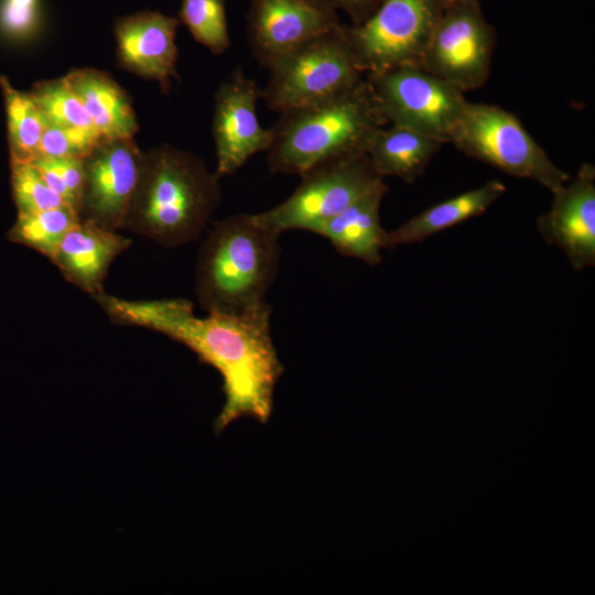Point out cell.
<instances>
[{"mask_svg":"<svg viewBox=\"0 0 595 595\" xmlns=\"http://www.w3.org/2000/svg\"><path fill=\"white\" fill-rule=\"evenodd\" d=\"M365 77L388 123L448 143L467 104L464 91L420 66H402Z\"/></svg>","mask_w":595,"mask_h":595,"instance_id":"9c48e42d","label":"cell"},{"mask_svg":"<svg viewBox=\"0 0 595 595\" xmlns=\"http://www.w3.org/2000/svg\"><path fill=\"white\" fill-rule=\"evenodd\" d=\"M280 234L255 214L217 221L199 251L196 294L206 312L241 313L266 303L280 262Z\"/></svg>","mask_w":595,"mask_h":595,"instance_id":"277c9868","label":"cell"},{"mask_svg":"<svg viewBox=\"0 0 595 595\" xmlns=\"http://www.w3.org/2000/svg\"><path fill=\"white\" fill-rule=\"evenodd\" d=\"M506 191V185L494 178L476 188L433 205L399 227L387 231L386 247L393 248L421 242L437 232L477 217L484 214Z\"/></svg>","mask_w":595,"mask_h":595,"instance_id":"d6986e66","label":"cell"},{"mask_svg":"<svg viewBox=\"0 0 595 595\" xmlns=\"http://www.w3.org/2000/svg\"><path fill=\"white\" fill-rule=\"evenodd\" d=\"M537 228L549 245L559 247L575 271L595 264V166L580 165L574 177L553 193Z\"/></svg>","mask_w":595,"mask_h":595,"instance_id":"5bb4252c","label":"cell"},{"mask_svg":"<svg viewBox=\"0 0 595 595\" xmlns=\"http://www.w3.org/2000/svg\"><path fill=\"white\" fill-rule=\"evenodd\" d=\"M227 0H181L178 21L193 39L215 55L230 47Z\"/></svg>","mask_w":595,"mask_h":595,"instance_id":"603a6c76","label":"cell"},{"mask_svg":"<svg viewBox=\"0 0 595 595\" xmlns=\"http://www.w3.org/2000/svg\"><path fill=\"white\" fill-rule=\"evenodd\" d=\"M39 0H3L0 29L11 37L30 35L39 22Z\"/></svg>","mask_w":595,"mask_h":595,"instance_id":"4316f807","label":"cell"},{"mask_svg":"<svg viewBox=\"0 0 595 595\" xmlns=\"http://www.w3.org/2000/svg\"><path fill=\"white\" fill-rule=\"evenodd\" d=\"M445 8L437 0H383L364 22L344 24L346 39L364 74L420 66Z\"/></svg>","mask_w":595,"mask_h":595,"instance_id":"ba28073f","label":"cell"},{"mask_svg":"<svg viewBox=\"0 0 595 595\" xmlns=\"http://www.w3.org/2000/svg\"><path fill=\"white\" fill-rule=\"evenodd\" d=\"M336 11H343L351 24L364 22L383 0H323Z\"/></svg>","mask_w":595,"mask_h":595,"instance_id":"f1b7e54d","label":"cell"},{"mask_svg":"<svg viewBox=\"0 0 595 595\" xmlns=\"http://www.w3.org/2000/svg\"><path fill=\"white\" fill-rule=\"evenodd\" d=\"M437 1H440L445 7H448L451 4H454V3H457V2H461V1H464V0H437Z\"/></svg>","mask_w":595,"mask_h":595,"instance_id":"f546056e","label":"cell"},{"mask_svg":"<svg viewBox=\"0 0 595 595\" xmlns=\"http://www.w3.org/2000/svg\"><path fill=\"white\" fill-rule=\"evenodd\" d=\"M300 177V184L283 202L255 214L262 225L280 235L293 229L313 232L359 198L387 187L367 154L320 163Z\"/></svg>","mask_w":595,"mask_h":595,"instance_id":"52a82bcc","label":"cell"},{"mask_svg":"<svg viewBox=\"0 0 595 595\" xmlns=\"http://www.w3.org/2000/svg\"><path fill=\"white\" fill-rule=\"evenodd\" d=\"M180 21L159 11L143 10L115 21L118 65L143 79L156 82L163 93L178 78L176 31Z\"/></svg>","mask_w":595,"mask_h":595,"instance_id":"9a60e30c","label":"cell"},{"mask_svg":"<svg viewBox=\"0 0 595 595\" xmlns=\"http://www.w3.org/2000/svg\"><path fill=\"white\" fill-rule=\"evenodd\" d=\"M79 221V213L69 205L35 213H18L8 238L52 260L65 235Z\"/></svg>","mask_w":595,"mask_h":595,"instance_id":"7402d4cb","label":"cell"},{"mask_svg":"<svg viewBox=\"0 0 595 595\" xmlns=\"http://www.w3.org/2000/svg\"><path fill=\"white\" fill-rule=\"evenodd\" d=\"M64 78L102 139L134 138L139 125L130 96L108 73L82 67Z\"/></svg>","mask_w":595,"mask_h":595,"instance_id":"e0dca14e","label":"cell"},{"mask_svg":"<svg viewBox=\"0 0 595 595\" xmlns=\"http://www.w3.org/2000/svg\"><path fill=\"white\" fill-rule=\"evenodd\" d=\"M11 163H30L39 155L45 119L30 93L18 90L0 76Z\"/></svg>","mask_w":595,"mask_h":595,"instance_id":"44dd1931","label":"cell"},{"mask_svg":"<svg viewBox=\"0 0 595 595\" xmlns=\"http://www.w3.org/2000/svg\"><path fill=\"white\" fill-rule=\"evenodd\" d=\"M11 186L18 213H35L68 205L46 185L30 163H11Z\"/></svg>","mask_w":595,"mask_h":595,"instance_id":"d4e9b609","label":"cell"},{"mask_svg":"<svg viewBox=\"0 0 595 595\" xmlns=\"http://www.w3.org/2000/svg\"><path fill=\"white\" fill-rule=\"evenodd\" d=\"M131 240L116 230L82 219L63 238L53 262L65 279L80 290L97 296L111 262Z\"/></svg>","mask_w":595,"mask_h":595,"instance_id":"2e32d148","label":"cell"},{"mask_svg":"<svg viewBox=\"0 0 595 595\" xmlns=\"http://www.w3.org/2000/svg\"><path fill=\"white\" fill-rule=\"evenodd\" d=\"M221 201L219 178L196 154L171 144L143 152L126 228L165 247L199 237Z\"/></svg>","mask_w":595,"mask_h":595,"instance_id":"7a4b0ae2","label":"cell"},{"mask_svg":"<svg viewBox=\"0 0 595 595\" xmlns=\"http://www.w3.org/2000/svg\"><path fill=\"white\" fill-rule=\"evenodd\" d=\"M388 186L377 190L322 223L314 234L325 237L343 256L377 266L382 261L381 250L387 249L380 221V206Z\"/></svg>","mask_w":595,"mask_h":595,"instance_id":"ac0fdd59","label":"cell"},{"mask_svg":"<svg viewBox=\"0 0 595 595\" xmlns=\"http://www.w3.org/2000/svg\"><path fill=\"white\" fill-rule=\"evenodd\" d=\"M41 158L62 178L75 202L79 213L85 187V163L79 158Z\"/></svg>","mask_w":595,"mask_h":595,"instance_id":"83f0119b","label":"cell"},{"mask_svg":"<svg viewBox=\"0 0 595 595\" xmlns=\"http://www.w3.org/2000/svg\"><path fill=\"white\" fill-rule=\"evenodd\" d=\"M448 143L467 156L508 175L534 181L552 193L571 178L550 159L521 121L497 105L467 101Z\"/></svg>","mask_w":595,"mask_h":595,"instance_id":"8992f818","label":"cell"},{"mask_svg":"<svg viewBox=\"0 0 595 595\" xmlns=\"http://www.w3.org/2000/svg\"><path fill=\"white\" fill-rule=\"evenodd\" d=\"M387 125L364 77L334 98L281 112L266 152L269 170L300 176L323 162L367 154L374 137Z\"/></svg>","mask_w":595,"mask_h":595,"instance_id":"3957f363","label":"cell"},{"mask_svg":"<svg viewBox=\"0 0 595 595\" xmlns=\"http://www.w3.org/2000/svg\"><path fill=\"white\" fill-rule=\"evenodd\" d=\"M29 93L43 113L46 123L96 130L64 76L37 82Z\"/></svg>","mask_w":595,"mask_h":595,"instance_id":"cb8c5ba5","label":"cell"},{"mask_svg":"<svg viewBox=\"0 0 595 595\" xmlns=\"http://www.w3.org/2000/svg\"><path fill=\"white\" fill-rule=\"evenodd\" d=\"M101 140L94 129L45 122L37 156L85 159Z\"/></svg>","mask_w":595,"mask_h":595,"instance_id":"484cf974","label":"cell"},{"mask_svg":"<svg viewBox=\"0 0 595 595\" xmlns=\"http://www.w3.org/2000/svg\"><path fill=\"white\" fill-rule=\"evenodd\" d=\"M495 44L479 1L464 0L443 10L420 67L467 93L487 82Z\"/></svg>","mask_w":595,"mask_h":595,"instance_id":"30bf717a","label":"cell"},{"mask_svg":"<svg viewBox=\"0 0 595 595\" xmlns=\"http://www.w3.org/2000/svg\"><path fill=\"white\" fill-rule=\"evenodd\" d=\"M142 161L143 152L134 138L102 139L84 159L80 218L112 230L123 228Z\"/></svg>","mask_w":595,"mask_h":595,"instance_id":"7c38bea8","label":"cell"},{"mask_svg":"<svg viewBox=\"0 0 595 595\" xmlns=\"http://www.w3.org/2000/svg\"><path fill=\"white\" fill-rule=\"evenodd\" d=\"M339 23L337 11L323 0H250L247 39L256 61L268 69Z\"/></svg>","mask_w":595,"mask_h":595,"instance_id":"4fadbf2b","label":"cell"},{"mask_svg":"<svg viewBox=\"0 0 595 595\" xmlns=\"http://www.w3.org/2000/svg\"><path fill=\"white\" fill-rule=\"evenodd\" d=\"M116 322L159 332L190 348L223 379L225 403L214 421L216 433L240 418L267 423L283 366L271 337L272 309L266 302L241 313H194L184 299L126 300L95 296Z\"/></svg>","mask_w":595,"mask_h":595,"instance_id":"6da1fadb","label":"cell"},{"mask_svg":"<svg viewBox=\"0 0 595 595\" xmlns=\"http://www.w3.org/2000/svg\"><path fill=\"white\" fill-rule=\"evenodd\" d=\"M443 144L445 142L434 137L391 125L377 132L367 156L379 176H394L411 184L424 173Z\"/></svg>","mask_w":595,"mask_h":595,"instance_id":"ffe728a7","label":"cell"},{"mask_svg":"<svg viewBox=\"0 0 595 595\" xmlns=\"http://www.w3.org/2000/svg\"><path fill=\"white\" fill-rule=\"evenodd\" d=\"M262 89L238 67L220 84L214 99L212 134L216 152L218 178L232 175L250 158L267 152L272 128L260 125L257 105Z\"/></svg>","mask_w":595,"mask_h":595,"instance_id":"8fae6325","label":"cell"},{"mask_svg":"<svg viewBox=\"0 0 595 595\" xmlns=\"http://www.w3.org/2000/svg\"><path fill=\"white\" fill-rule=\"evenodd\" d=\"M268 71L261 99L280 113L334 98L365 77L342 22L288 53Z\"/></svg>","mask_w":595,"mask_h":595,"instance_id":"5b68a950","label":"cell"}]
</instances>
